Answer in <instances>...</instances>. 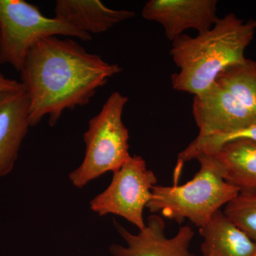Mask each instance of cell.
Here are the masks:
<instances>
[{
	"instance_id": "cell-1",
	"label": "cell",
	"mask_w": 256,
	"mask_h": 256,
	"mask_svg": "<svg viewBox=\"0 0 256 256\" xmlns=\"http://www.w3.org/2000/svg\"><path fill=\"white\" fill-rule=\"evenodd\" d=\"M121 70L118 64L88 53L72 38L40 40L28 52L20 72L28 98L30 126L46 116L50 126H54L66 110L88 105L98 89Z\"/></svg>"
},
{
	"instance_id": "cell-2",
	"label": "cell",
	"mask_w": 256,
	"mask_h": 256,
	"mask_svg": "<svg viewBox=\"0 0 256 256\" xmlns=\"http://www.w3.org/2000/svg\"><path fill=\"white\" fill-rule=\"evenodd\" d=\"M256 32V20L229 13L196 36H178L170 50L180 70L172 76L173 88L194 96L207 92L224 70L246 60L245 50Z\"/></svg>"
},
{
	"instance_id": "cell-3",
	"label": "cell",
	"mask_w": 256,
	"mask_h": 256,
	"mask_svg": "<svg viewBox=\"0 0 256 256\" xmlns=\"http://www.w3.org/2000/svg\"><path fill=\"white\" fill-rule=\"evenodd\" d=\"M196 160L200 171L188 182L153 186L146 206L151 213L160 212L178 224L188 220L200 228L236 196L240 190L224 180L223 170L214 156L202 154Z\"/></svg>"
},
{
	"instance_id": "cell-4",
	"label": "cell",
	"mask_w": 256,
	"mask_h": 256,
	"mask_svg": "<svg viewBox=\"0 0 256 256\" xmlns=\"http://www.w3.org/2000/svg\"><path fill=\"white\" fill-rule=\"evenodd\" d=\"M128 101L121 92H112L100 112L89 120L84 134L85 156L68 176L76 188H84L108 172L114 173L131 158L129 132L122 118Z\"/></svg>"
},
{
	"instance_id": "cell-5",
	"label": "cell",
	"mask_w": 256,
	"mask_h": 256,
	"mask_svg": "<svg viewBox=\"0 0 256 256\" xmlns=\"http://www.w3.org/2000/svg\"><path fill=\"white\" fill-rule=\"evenodd\" d=\"M54 36L92 40V35L44 16L36 5L24 0H0V64L21 72L32 47L42 38Z\"/></svg>"
},
{
	"instance_id": "cell-6",
	"label": "cell",
	"mask_w": 256,
	"mask_h": 256,
	"mask_svg": "<svg viewBox=\"0 0 256 256\" xmlns=\"http://www.w3.org/2000/svg\"><path fill=\"white\" fill-rule=\"evenodd\" d=\"M156 182V175L148 169L142 156H131L114 172L107 188L90 201V210L100 216H119L142 230L146 226L144 210Z\"/></svg>"
},
{
	"instance_id": "cell-7",
	"label": "cell",
	"mask_w": 256,
	"mask_h": 256,
	"mask_svg": "<svg viewBox=\"0 0 256 256\" xmlns=\"http://www.w3.org/2000/svg\"><path fill=\"white\" fill-rule=\"evenodd\" d=\"M216 0H150L143 6L144 20L156 22L173 42L188 28L198 34L210 30L218 21Z\"/></svg>"
},
{
	"instance_id": "cell-8",
	"label": "cell",
	"mask_w": 256,
	"mask_h": 256,
	"mask_svg": "<svg viewBox=\"0 0 256 256\" xmlns=\"http://www.w3.org/2000/svg\"><path fill=\"white\" fill-rule=\"evenodd\" d=\"M116 226L127 246H111L112 256H194L190 250L194 232L188 225L180 227L178 234L172 238L166 237L164 220L159 215L150 216L146 226L137 234L130 233L118 224Z\"/></svg>"
},
{
	"instance_id": "cell-9",
	"label": "cell",
	"mask_w": 256,
	"mask_h": 256,
	"mask_svg": "<svg viewBox=\"0 0 256 256\" xmlns=\"http://www.w3.org/2000/svg\"><path fill=\"white\" fill-rule=\"evenodd\" d=\"M192 114L200 130L197 136L230 132L256 124V116L216 82L194 96Z\"/></svg>"
},
{
	"instance_id": "cell-10",
	"label": "cell",
	"mask_w": 256,
	"mask_h": 256,
	"mask_svg": "<svg viewBox=\"0 0 256 256\" xmlns=\"http://www.w3.org/2000/svg\"><path fill=\"white\" fill-rule=\"evenodd\" d=\"M30 126L24 89L0 96V178L14 169Z\"/></svg>"
},
{
	"instance_id": "cell-11",
	"label": "cell",
	"mask_w": 256,
	"mask_h": 256,
	"mask_svg": "<svg viewBox=\"0 0 256 256\" xmlns=\"http://www.w3.org/2000/svg\"><path fill=\"white\" fill-rule=\"evenodd\" d=\"M55 18L84 33L100 34L130 20L134 13L107 8L99 0H58Z\"/></svg>"
},
{
	"instance_id": "cell-12",
	"label": "cell",
	"mask_w": 256,
	"mask_h": 256,
	"mask_svg": "<svg viewBox=\"0 0 256 256\" xmlns=\"http://www.w3.org/2000/svg\"><path fill=\"white\" fill-rule=\"evenodd\" d=\"M203 256H252L256 242L220 210L200 228Z\"/></svg>"
},
{
	"instance_id": "cell-13",
	"label": "cell",
	"mask_w": 256,
	"mask_h": 256,
	"mask_svg": "<svg viewBox=\"0 0 256 256\" xmlns=\"http://www.w3.org/2000/svg\"><path fill=\"white\" fill-rule=\"evenodd\" d=\"M212 156L220 163L226 182L240 190L256 188V142L234 141Z\"/></svg>"
},
{
	"instance_id": "cell-14",
	"label": "cell",
	"mask_w": 256,
	"mask_h": 256,
	"mask_svg": "<svg viewBox=\"0 0 256 256\" xmlns=\"http://www.w3.org/2000/svg\"><path fill=\"white\" fill-rule=\"evenodd\" d=\"M256 117V62L247 60L226 69L216 80Z\"/></svg>"
},
{
	"instance_id": "cell-15",
	"label": "cell",
	"mask_w": 256,
	"mask_h": 256,
	"mask_svg": "<svg viewBox=\"0 0 256 256\" xmlns=\"http://www.w3.org/2000/svg\"><path fill=\"white\" fill-rule=\"evenodd\" d=\"M240 140H246L256 142V124L230 132L214 133L208 136H197L183 151L180 153L176 166L182 168L185 162L196 159L202 154L212 156L226 144Z\"/></svg>"
},
{
	"instance_id": "cell-16",
	"label": "cell",
	"mask_w": 256,
	"mask_h": 256,
	"mask_svg": "<svg viewBox=\"0 0 256 256\" xmlns=\"http://www.w3.org/2000/svg\"><path fill=\"white\" fill-rule=\"evenodd\" d=\"M224 213L256 242V188L240 190L226 205Z\"/></svg>"
},
{
	"instance_id": "cell-17",
	"label": "cell",
	"mask_w": 256,
	"mask_h": 256,
	"mask_svg": "<svg viewBox=\"0 0 256 256\" xmlns=\"http://www.w3.org/2000/svg\"><path fill=\"white\" fill-rule=\"evenodd\" d=\"M22 84L18 80L6 78L0 72V96L8 92L23 90Z\"/></svg>"
},
{
	"instance_id": "cell-18",
	"label": "cell",
	"mask_w": 256,
	"mask_h": 256,
	"mask_svg": "<svg viewBox=\"0 0 256 256\" xmlns=\"http://www.w3.org/2000/svg\"><path fill=\"white\" fill-rule=\"evenodd\" d=\"M252 256H256V248L255 252H254V254H252Z\"/></svg>"
}]
</instances>
